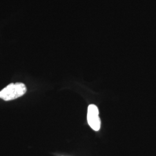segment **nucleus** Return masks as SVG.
<instances>
[{"label": "nucleus", "instance_id": "f257e3e1", "mask_svg": "<svg viewBox=\"0 0 156 156\" xmlns=\"http://www.w3.org/2000/svg\"><path fill=\"white\" fill-rule=\"evenodd\" d=\"M27 89L22 83H11L0 91V98L5 101L16 99L26 93Z\"/></svg>", "mask_w": 156, "mask_h": 156}, {"label": "nucleus", "instance_id": "f03ea898", "mask_svg": "<svg viewBox=\"0 0 156 156\" xmlns=\"http://www.w3.org/2000/svg\"><path fill=\"white\" fill-rule=\"evenodd\" d=\"M87 122L90 127L94 131L100 129L101 120L99 117L98 107L94 104H91L88 107Z\"/></svg>", "mask_w": 156, "mask_h": 156}]
</instances>
